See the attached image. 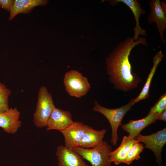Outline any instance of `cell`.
I'll return each mask as SVG.
<instances>
[{
  "mask_svg": "<svg viewBox=\"0 0 166 166\" xmlns=\"http://www.w3.org/2000/svg\"><path fill=\"white\" fill-rule=\"evenodd\" d=\"M139 44L148 45L145 37H139L135 41L133 38L129 37L119 43L107 59V73L115 89L127 92L136 88L141 81L132 72L129 60L132 49Z\"/></svg>",
  "mask_w": 166,
  "mask_h": 166,
  "instance_id": "6da1fadb",
  "label": "cell"
},
{
  "mask_svg": "<svg viewBox=\"0 0 166 166\" xmlns=\"http://www.w3.org/2000/svg\"><path fill=\"white\" fill-rule=\"evenodd\" d=\"M134 99H131L126 105L119 108L109 109L100 105L95 101L93 108V111L100 113L104 116L109 121L112 129L111 141L116 145L118 140L117 130L119 126L122 125V120L126 113L131 109L134 104Z\"/></svg>",
  "mask_w": 166,
  "mask_h": 166,
  "instance_id": "7a4b0ae2",
  "label": "cell"
},
{
  "mask_svg": "<svg viewBox=\"0 0 166 166\" xmlns=\"http://www.w3.org/2000/svg\"><path fill=\"white\" fill-rule=\"evenodd\" d=\"M51 94L47 88H40L35 111L34 114L33 121L38 127L47 126L51 113L55 107Z\"/></svg>",
  "mask_w": 166,
  "mask_h": 166,
  "instance_id": "3957f363",
  "label": "cell"
},
{
  "mask_svg": "<svg viewBox=\"0 0 166 166\" xmlns=\"http://www.w3.org/2000/svg\"><path fill=\"white\" fill-rule=\"evenodd\" d=\"M83 159L88 161L92 166H111L109 155L112 147L107 142L103 140L93 148L86 149L79 147L73 148Z\"/></svg>",
  "mask_w": 166,
  "mask_h": 166,
  "instance_id": "277c9868",
  "label": "cell"
},
{
  "mask_svg": "<svg viewBox=\"0 0 166 166\" xmlns=\"http://www.w3.org/2000/svg\"><path fill=\"white\" fill-rule=\"evenodd\" d=\"M65 91L70 96L80 98L86 95L91 88L87 78L76 70H71L64 75Z\"/></svg>",
  "mask_w": 166,
  "mask_h": 166,
  "instance_id": "5b68a950",
  "label": "cell"
},
{
  "mask_svg": "<svg viewBox=\"0 0 166 166\" xmlns=\"http://www.w3.org/2000/svg\"><path fill=\"white\" fill-rule=\"evenodd\" d=\"M150 11L147 18L149 24L155 23L163 43L165 40L164 32L166 28V3L164 1L151 0L149 2Z\"/></svg>",
  "mask_w": 166,
  "mask_h": 166,
  "instance_id": "8992f818",
  "label": "cell"
},
{
  "mask_svg": "<svg viewBox=\"0 0 166 166\" xmlns=\"http://www.w3.org/2000/svg\"><path fill=\"white\" fill-rule=\"evenodd\" d=\"M134 139L144 143L145 145L144 148L150 149L154 153L156 162L159 164L161 163V153L166 143V128L150 135L144 136L140 134Z\"/></svg>",
  "mask_w": 166,
  "mask_h": 166,
  "instance_id": "52a82bcc",
  "label": "cell"
},
{
  "mask_svg": "<svg viewBox=\"0 0 166 166\" xmlns=\"http://www.w3.org/2000/svg\"><path fill=\"white\" fill-rule=\"evenodd\" d=\"M88 126L81 122L74 121L67 128L61 131L64 138V146L69 149L78 147Z\"/></svg>",
  "mask_w": 166,
  "mask_h": 166,
  "instance_id": "ba28073f",
  "label": "cell"
},
{
  "mask_svg": "<svg viewBox=\"0 0 166 166\" xmlns=\"http://www.w3.org/2000/svg\"><path fill=\"white\" fill-rule=\"evenodd\" d=\"M74 122L70 112L55 107L48 122L46 130L55 129L61 132L67 128Z\"/></svg>",
  "mask_w": 166,
  "mask_h": 166,
  "instance_id": "9c48e42d",
  "label": "cell"
},
{
  "mask_svg": "<svg viewBox=\"0 0 166 166\" xmlns=\"http://www.w3.org/2000/svg\"><path fill=\"white\" fill-rule=\"evenodd\" d=\"M56 155L59 166H89L79 154L64 146L57 147Z\"/></svg>",
  "mask_w": 166,
  "mask_h": 166,
  "instance_id": "30bf717a",
  "label": "cell"
},
{
  "mask_svg": "<svg viewBox=\"0 0 166 166\" xmlns=\"http://www.w3.org/2000/svg\"><path fill=\"white\" fill-rule=\"evenodd\" d=\"M119 2H122L126 5L132 11L135 21V26L133 28L134 35L133 38L136 41L139 38V35L146 36V31L142 29L140 24L139 19L141 15L146 13V11L141 7L140 3L137 0H113L110 3L115 6Z\"/></svg>",
  "mask_w": 166,
  "mask_h": 166,
  "instance_id": "8fae6325",
  "label": "cell"
},
{
  "mask_svg": "<svg viewBox=\"0 0 166 166\" xmlns=\"http://www.w3.org/2000/svg\"><path fill=\"white\" fill-rule=\"evenodd\" d=\"M20 112L16 108L0 113V127L8 133H14L21 126Z\"/></svg>",
  "mask_w": 166,
  "mask_h": 166,
  "instance_id": "7c38bea8",
  "label": "cell"
},
{
  "mask_svg": "<svg viewBox=\"0 0 166 166\" xmlns=\"http://www.w3.org/2000/svg\"><path fill=\"white\" fill-rule=\"evenodd\" d=\"M158 115L148 113L146 117L142 119L130 120L128 123L122 125V128L128 133V136L134 138L140 134L144 129L155 123L157 120Z\"/></svg>",
  "mask_w": 166,
  "mask_h": 166,
  "instance_id": "4fadbf2b",
  "label": "cell"
},
{
  "mask_svg": "<svg viewBox=\"0 0 166 166\" xmlns=\"http://www.w3.org/2000/svg\"><path fill=\"white\" fill-rule=\"evenodd\" d=\"M106 130H96L88 125L78 147L89 149L98 145L103 140Z\"/></svg>",
  "mask_w": 166,
  "mask_h": 166,
  "instance_id": "5bb4252c",
  "label": "cell"
},
{
  "mask_svg": "<svg viewBox=\"0 0 166 166\" xmlns=\"http://www.w3.org/2000/svg\"><path fill=\"white\" fill-rule=\"evenodd\" d=\"M139 142L134 138L128 136H124L119 146L109 154L110 162L116 165L123 163L131 147L135 143Z\"/></svg>",
  "mask_w": 166,
  "mask_h": 166,
  "instance_id": "9a60e30c",
  "label": "cell"
},
{
  "mask_svg": "<svg viewBox=\"0 0 166 166\" xmlns=\"http://www.w3.org/2000/svg\"><path fill=\"white\" fill-rule=\"evenodd\" d=\"M48 1L44 0H15L9 12V20H11L18 14L28 12L37 6L45 5Z\"/></svg>",
  "mask_w": 166,
  "mask_h": 166,
  "instance_id": "2e32d148",
  "label": "cell"
},
{
  "mask_svg": "<svg viewBox=\"0 0 166 166\" xmlns=\"http://www.w3.org/2000/svg\"><path fill=\"white\" fill-rule=\"evenodd\" d=\"M164 56L161 51L157 52L153 58V65L151 69L146 82L138 96L134 99V104L149 97V90L151 83L157 68Z\"/></svg>",
  "mask_w": 166,
  "mask_h": 166,
  "instance_id": "e0dca14e",
  "label": "cell"
},
{
  "mask_svg": "<svg viewBox=\"0 0 166 166\" xmlns=\"http://www.w3.org/2000/svg\"><path fill=\"white\" fill-rule=\"evenodd\" d=\"M144 148L143 144L140 142L135 143L129 149L123 163L129 165L133 160H138Z\"/></svg>",
  "mask_w": 166,
  "mask_h": 166,
  "instance_id": "ac0fdd59",
  "label": "cell"
},
{
  "mask_svg": "<svg viewBox=\"0 0 166 166\" xmlns=\"http://www.w3.org/2000/svg\"><path fill=\"white\" fill-rule=\"evenodd\" d=\"M11 93L10 89L0 82V113L9 109V97Z\"/></svg>",
  "mask_w": 166,
  "mask_h": 166,
  "instance_id": "d6986e66",
  "label": "cell"
},
{
  "mask_svg": "<svg viewBox=\"0 0 166 166\" xmlns=\"http://www.w3.org/2000/svg\"><path fill=\"white\" fill-rule=\"evenodd\" d=\"M166 109V93L162 95L157 102L152 107L148 113L158 115Z\"/></svg>",
  "mask_w": 166,
  "mask_h": 166,
  "instance_id": "ffe728a7",
  "label": "cell"
},
{
  "mask_svg": "<svg viewBox=\"0 0 166 166\" xmlns=\"http://www.w3.org/2000/svg\"><path fill=\"white\" fill-rule=\"evenodd\" d=\"M13 0H0V7L10 12L14 3Z\"/></svg>",
  "mask_w": 166,
  "mask_h": 166,
  "instance_id": "44dd1931",
  "label": "cell"
},
{
  "mask_svg": "<svg viewBox=\"0 0 166 166\" xmlns=\"http://www.w3.org/2000/svg\"><path fill=\"white\" fill-rule=\"evenodd\" d=\"M157 120H161L166 122V109L164 110L161 113L158 115L157 117Z\"/></svg>",
  "mask_w": 166,
  "mask_h": 166,
  "instance_id": "7402d4cb",
  "label": "cell"
}]
</instances>
